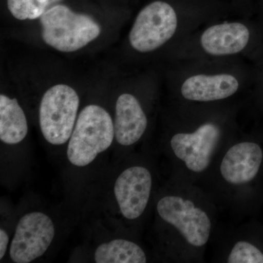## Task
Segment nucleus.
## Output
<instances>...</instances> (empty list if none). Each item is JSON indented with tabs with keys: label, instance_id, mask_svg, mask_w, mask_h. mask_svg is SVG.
<instances>
[{
	"label": "nucleus",
	"instance_id": "nucleus-10",
	"mask_svg": "<svg viewBox=\"0 0 263 263\" xmlns=\"http://www.w3.org/2000/svg\"><path fill=\"white\" fill-rule=\"evenodd\" d=\"M148 119L141 104L134 95H121L116 103L114 132L118 143L122 146L135 144L144 134Z\"/></svg>",
	"mask_w": 263,
	"mask_h": 263
},
{
	"label": "nucleus",
	"instance_id": "nucleus-6",
	"mask_svg": "<svg viewBox=\"0 0 263 263\" xmlns=\"http://www.w3.org/2000/svg\"><path fill=\"white\" fill-rule=\"evenodd\" d=\"M55 235L51 218L32 212L19 220L10 248V258L16 263H29L41 257L51 245Z\"/></svg>",
	"mask_w": 263,
	"mask_h": 263
},
{
	"label": "nucleus",
	"instance_id": "nucleus-14",
	"mask_svg": "<svg viewBox=\"0 0 263 263\" xmlns=\"http://www.w3.org/2000/svg\"><path fill=\"white\" fill-rule=\"evenodd\" d=\"M97 263H145L146 256L136 243L124 239H116L99 246L95 251Z\"/></svg>",
	"mask_w": 263,
	"mask_h": 263
},
{
	"label": "nucleus",
	"instance_id": "nucleus-5",
	"mask_svg": "<svg viewBox=\"0 0 263 263\" xmlns=\"http://www.w3.org/2000/svg\"><path fill=\"white\" fill-rule=\"evenodd\" d=\"M157 210L162 219L179 230L189 245L202 247L209 241L212 221L191 200L169 195L160 199Z\"/></svg>",
	"mask_w": 263,
	"mask_h": 263
},
{
	"label": "nucleus",
	"instance_id": "nucleus-8",
	"mask_svg": "<svg viewBox=\"0 0 263 263\" xmlns=\"http://www.w3.org/2000/svg\"><path fill=\"white\" fill-rule=\"evenodd\" d=\"M152 186V175L146 167L133 166L119 175L114 185V194L126 219H138L143 214L149 200Z\"/></svg>",
	"mask_w": 263,
	"mask_h": 263
},
{
	"label": "nucleus",
	"instance_id": "nucleus-12",
	"mask_svg": "<svg viewBox=\"0 0 263 263\" xmlns=\"http://www.w3.org/2000/svg\"><path fill=\"white\" fill-rule=\"evenodd\" d=\"M238 87L236 78L230 74H200L188 78L181 86V93L191 101L211 102L231 97Z\"/></svg>",
	"mask_w": 263,
	"mask_h": 263
},
{
	"label": "nucleus",
	"instance_id": "nucleus-1",
	"mask_svg": "<svg viewBox=\"0 0 263 263\" xmlns=\"http://www.w3.org/2000/svg\"><path fill=\"white\" fill-rule=\"evenodd\" d=\"M43 41L63 53L79 51L101 33L100 24L89 15L76 13L65 5L57 4L40 18Z\"/></svg>",
	"mask_w": 263,
	"mask_h": 263
},
{
	"label": "nucleus",
	"instance_id": "nucleus-9",
	"mask_svg": "<svg viewBox=\"0 0 263 263\" xmlns=\"http://www.w3.org/2000/svg\"><path fill=\"white\" fill-rule=\"evenodd\" d=\"M262 148L252 142L237 143L223 157L220 173L227 182L242 185L250 182L258 174L262 164Z\"/></svg>",
	"mask_w": 263,
	"mask_h": 263
},
{
	"label": "nucleus",
	"instance_id": "nucleus-16",
	"mask_svg": "<svg viewBox=\"0 0 263 263\" xmlns=\"http://www.w3.org/2000/svg\"><path fill=\"white\" fill-rule=\"evenodd\" d=\"M227 262L263 263V253L249 242L238 241L230 252Z\"/></svg>",
	"mask_w": 263,
	"mask_h": 263
},
{
	"label": "nucleus",
	"instance_id": "nucleus-11",
	"mask_svg": "<svg viewBox=\"0 0 263 263\" xmlns=\"http://www.w3.org/2000/svg\"><path fill=\"white\" fill-rule=\"evenodd\" d=\"M250 33L245 24L238 22L216 24L202 33L200 43L204 51L212 56L235 54L248 44Z\"/></svg>",
	"mask_w": 263,
	"mask_h": 263
},
{
	"label": "nucleus",
	"instance_id": "nucleus-7",
	"mask_svg": "<svg viewBox=\"0 0 263 263\" xmlns=\"http://www.w3.org/2000/svg\"><path fill=\"white\" fill-rule=\"evenodd\" d=\"M220 136V128L214 123H205L193 133L174 135L171 146L190 171L201 173L210 164Z\"/></svg>",
	"mask_w": 263,
	"mask_h": 263
},
{
	"label": "nucleus",
	"instance_id": "nucleus-4",
	"mask_svg": "<svg viewBox=\"0 0 263 263\" xmlns=\"http://www.w3.org/2000/svg\"><path fill=\"white\" fill-rule=\"evenodd\" d=\"M177 26V15L172 6L163 1L153 2L137 15L129 32V43L141 53L155 51L172 38Z\"/></svg>",
	"mask_w": 263,
	"mask_h": 263
},
{
	"label": "nucleus",
	"instance_id": "nucleus-15",
	"mask_svg": "<svg viewBox=\"0 0 263 263\" xmlns=\"http://www.w3.org/2000/svg\"><path fill=\"white\" fill-rule=\"evenodd\" d=\"M62 0H7L8 10L20 21L34 20Z\"/></svg>",
	"mask_w": 263,
	"mask_h": 263
},
{
	"label": "nucleus",
	"instance_id": "nucleus-17",
	"mask_svg": "<svg viewBox=\"0 0 263 263\" xmlns=\"http://www.w3.org/2000/svg\"><path fill=\"white\" fill-rule=\"evenodd\" d=\"M8 241L9 238L6 231L3 229L0 230V259H3L5 256L8 248Z\"/></svg>",
	"mask_w": 263,
	"mask_h": 263
},
{
	"label": "nucleus",
	"instance_id": "nucleus-13",
	"mask_svg": "<svg viewBox=\"0 0 263 263\" xmlns=\"http://www.w3.org/2000/svg\"><path fill=\"white\" fill-rule=\"evenodd\" d=\"M28 133V124L23 109L15 98L0 95V139L6 144L23 141Z\"/></svg>",
	"mask_w": 263,
	"mask_h": 263
},
{
	"label": "nucleus",
	"instance_id": "nucleus-2",
	"mask_svg": "<svg viewBox=\"0 0 263 263\" xmlns=\"http://www.w3.org/2000/svg\"><path fill=\"white\" fill-rule=\"evenodd\" d=\"M114 136V124L108 112L100 105H87L78 117L67 146V158L73 165L85 167L108 149Z\"/></svg>",
	"mask_w": 263,
	"mask_h": 263
},
{
	"label": "nucleus",
	"instance_id": "nucleus-3",
	"mask_svg": "<svg viewBox=\"0 0 263 263\" xmlns=\"http://www.w3.org/2000/svg\"><path fill=\"white\" fill-rule=\"evenodd\" d=\"M79 105V95L68 85H54L44 93L40 105L39 122L48 143L60 146L70 139Z\"/></svg>",
	"mask_w": 263,
	"mask_h": 263
}]
</instances>
